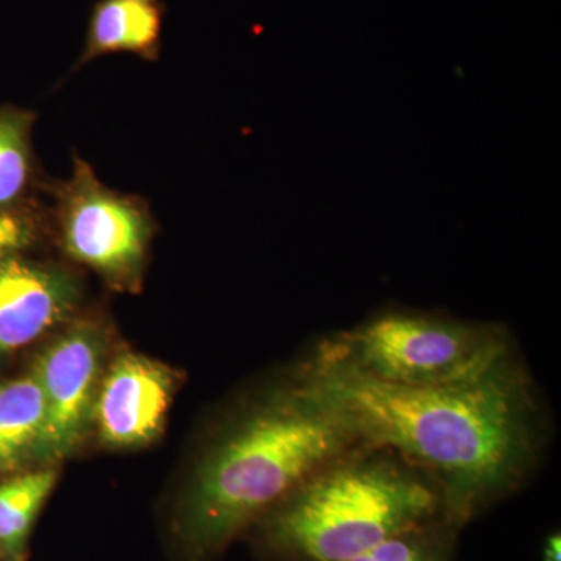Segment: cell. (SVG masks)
<instances>
[{
    "label": "cell",
    "instance_id": "obj_1",
    "mask_svg": "<svg viewBox=\"0 0 561 561\" xmlns=\"http://www.w3.org/2000/svg\"><path fill=\"white\" fill-rule=\"evenodd\" d=\"M306 375L362 445L398 454L440 485L461 529L529 482L546 445V419L518 354L476 381L394 386L311 353Z\"/></svg>",
    "mask_w": 561,
    "mask_h": 561
},
{
    "label": "cell",
    "instance_id": "obj_2",
    "mask_svg": "<svg viewBox=\"0 0 561 561\" xmlns=\"http://www.w3.org/2000/svg\"><path fill=\"white\" fill-rule=\"evenodd\" d=\"M359 445L300 364L243 402L181 493L173 535L191 561L216 560L312 472Z\"/></svg>",
    "mask_w": 561,
    "mask_h": 561
},
{
    "label": "cell",
    "instance_id": "obj_3",
    "mask_svg": "<svg viewBox=\"0 0 561 561\" xmlns=\"http://www.w3.org/2000/svg\"><path fill=\"white\" fill-rule=\"evenodd\" d=\"M442 518H449L448 507L434 479L389 449L359 443L312 472L250 531L275 561H345Z\"/></svg>",
    "mask_w": 561,
    "mask_h": 561
},
{
    "label": "cell",
    "instance_id": "obj_4",
    "mask_svg": "<svg viewBox=\"0 0 561 561\" xmlns=\"http://www.w3.org/2000/svg\"><path fill=\"white\" fill-rule=\"evenodd\" d=\"M312 353L376 381L416 389L476 381L518 354L501 324L409 309L378 312Z\"/></svg>",
    "mask_w": 561,
    "mask_h": 561
},
{
    "label": "cell",
    "instance_id": "obj_5",
    "mask_svg": "<svg viewBox=\"0 0 561 561\" xmlns=\"http://www.w3.org/2000/svg\"><path fill=\"white\" fill-rule=\"evenodd\" d=\"M46 220L47 238L70 262L111 289H140L158 230L146 197L111 190L73 151L68 179L50 181Z\"/></svg>",
    "mask_w": 561,
    "mask_h": 561
},
{
    "label": "cell",
    "instance_id": "obj_6",
    "mask_svg": "<svg viewBox=\"0 0 561 561\" xmlns=\"http://www.w3.org/2000/svg\"><path fill=\"white\" fill-rule=\"evenodd\" d=\"M106 343L108 335L102 320L73 317L36 357L32 371L46 401L38 463L54 467L83 442L92 424Z\"/></svg>",
    "mask_w": 561,
    "mask_h": 561
},
{
    "label": "cell",
    "instance_id": "obj_7",
    "mask_svg": "<svg viewBox=\"0 0 561 561\" xmlns=\"http://www.w3.org/2000/svg\"><path fill=\"white\" fill-rule=\"evenodd\" d=\"M176 389V373L144 354L122 353L103 371L92 424L111 449H135L160 437Z\"/></svg>",
    "mask_w": 561,
    "mask_h": 561
},
{
    "label": "cell",
    "instance_id": "obj_8",
    "mask_svg": "<svg viewBox=\"0 0 561 561\" xmlns=\"http://www.w3.org/2000/svg\"><path fill=\"white\" fill-rule=\"evenodd\" d=\"M83 283L60 262L16 254L0 264V359L69 323Z\"/></svg>",
    "mask_w": 561,
    "mask_h": 561
},
{
    "label": "cell",
    "instance_id": "obj_9",
    "mask_svg": "<svg viewBox=\"0 0 561 561\" xmlns=\"http://www.w3.org/2000/svg\"><path fill=\"white\" fill-rule=\"evenodd\" d=\"M164 16V0H98L88 21L83 49L70 73L108 55L160 60Z\"/></svg>",
    "mask_w": 561,
    "mask_h": 561
},
{
    "label": "cell",
    "instance_id": "obj_10",
    "mask_svg": "<svg viewBox=\"0 0 561 561\" xmlns=\"http://www.w3.org/2000/svg\"><path fill=\"white\" fill-rule=\"evenodd\" d=\"M38 114L18 106H0V209L46 202L49 176L33 147Z\"/></svg>",
    "mask_w": 561,
    "mask_h": 561
},
{
    "label": "cell",
    "instance_id": "obj_11",
    "mask_svg": "<svg viewBox=\"0 0 561 561\" xmlns=\"http://www.w3.org/2000/svg\"><path fill=\"white\" fill-rule=\"evenodd\" d=\"M46 430V401L33 371L0 381V474L36 461Z\"/></svg>",
    "mask_w": 561,
    "mask_h": 561
},
{
    "label": "cell",
    "instance_id": "obj_12",
    "mask_svg": "<svg viewBox=\"0 0 561 561\" xmlns=\"http://www.w3.org/2000/svg\"><path fill=\"white\" fill-rule=\"evenodd\" d=\"M57 478V470L46 467L0 483V552L10 561L24 560L33 524Z\"/></svg>",
    "mask_w": 561,
    "mask_h": 561
},
{
    "label": "cell",
    "instance_id": "obj_13",
    "mask_svg": "<svg viewBox=\"0 0 561 561\" xmlns=\"http://www.w3.org/2000/svg\"><path fill=\"white\" fill-rule=\"evenodd\" d=\"M461 527L449 518L424 524L345 561H456Z\"/></svg>",
    "mask_w": 561,
    "mask_h": 561
},
{
    "label": "cell",
    "instance_id": "obj_14",
    "mask_svg": "<svg viewBox=\"0 0 561 561\" xmlns=\"http://www.w3.org/2000/svg\"><path fill=\"white\" fill-rule=\"evenodd\" d=\"M46 239V202L0 209V264L16 254L31 253Z\"/></svg>",
    "mask_w": 561,
    "mask_h": 561
},
{
    "label": "cell",
    "instance_id": "obj_15",
    "mask_svg": "<svg viewBox=\"0 0 561 561\" xmlns=\"http://www.w3.org/2000/svg\"><path fill=\"white\" fill-rule=\"evenodd\" d=\"M542 561H560V534H552L542 546Z\"/></svg>",
    "mask_w": 561,
    "mask_h": 561
}]
</instances>
